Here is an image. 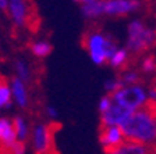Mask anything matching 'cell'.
I'll use <instances>...</instances> for the list:
<instances>
[{
    "mask_svg": "<svg viewBox=\"0 0 156 154\" xmlns=\"http://www.w3.org/2000/svg\"><path fill=\"white\" fill-rule=\"evenodd\" d=\"M130 58H131L130 51L127 50L126 47L117 46V49L113 51V54L110 56L109 61H107V64H109L110 68H113V70L121 71L124 68H127L128 63H130Z\"/></svg>",
    "mask_w": 156,
    "mask_h": 154,
    "instance_id": "11",
    "label": "cell"
},
{
    "mask_svg": "<svg viewBox=\"0 0 156 154\" xmlns=\"http://www.w3.org/2000/svg\"><path fill=\"white\" fill-rule=\"evenodd\" d=\"M103 87H105L106 94H113L114 92H117L119 89H121V87H123V84H121L120 78L114 77V78H109V79L105 80Z\"/></svg>",
    "mask_w": 156,
    "mask_h": 154,
    "instance_id": "20",
    "label": "cell"
},
{
    "mask_svg": "<svg viewBox=\"0 0 156 154\" xmlns=\"http://www.w3.org/2000/svg\"><path fill=\"white\" fill-rule=\"evenodd\" d=\"M16 70H17V75L21 80H28L29 79V68L27 65L25 61H17V65H16Z\"/></svg>",
    "mask_w": 156,
    "mask_h": 154,
    "instance_id": "21",
    "label": "cell"
},
{
    "mask_svg": "<svg viewBox=\"0 0 156 154\" xmlns=\"http://www.w3.org/2000/svg\"><path fill=\"white\" fill-rule=\"evenodd\" d=\"M82 45L88 53L89 60L95 65H105L117 49V43L109 33L101 29L89 31L82 39Z\"/></svg>",
    "mask_w": 156,
    "mask_h": 154,
    "instance_id": "3",
    "label": "cell"
},
{
    "mask_svg": "<svg viewBox=\"0 0 156 154\" xmlns=\"http://www.w3.org/2000/svg\"><path fill=\"white\" fill-rule=\"evenodd\" d=\"M156 46L155 26L146 24L142 18H133L127 24L126 46L131 56L145 54Z\"/></svg>",
    "mask_w": 156,
    "mask_h": 154,
    "instance_id": "2",
    "label": "cell"
},
{
    "mask_svg": "<svg viewBox=\"0 0 156 154\" xmlns=\"http://www.w3.org/2000/svg\"><path fill=\"white\" fill-rule=\"evenodd\" d=\"M46 114H48V117L50 119H56L58 117V111L53 106H48V107H46Z\"/></svg>",
    "mask_w": 156,
    "mask_h": 154,
    "instance_id": "25",
    "label": "cell"
},
{
    "mask_svg": "<svg viewBox=\"0 0 156 154\" xmlns=\"http://www.w3.org/2000/svg\"><path fill=\"white\" fill-rule=\"evenodd\" d=\"M89 2H95V0H82L81 4H84V3H89Z\"/></svg>",
    "mask_w": 156,
    "mask_h": 154,
    "instance_id": "27",
    "label": "cell"
},
{
    "mask_svg": "<svg viewBox=\"0 0 156 154\" xmlns=\"http://www.w3.org/2000/svg\"><path fill=\"white\" fill-rule=\"evenodd\" d=\"M73 2H74V3H80V4H81L82 0H73Z\"/></svg>",
    "mask_w": 156,
    "mask_h": 154,
    "instance_id": "29",
    "label": "cell"
},
{
    "mask_svg": "<svg viewBox=\"0 0 156 154\" xmlns=\"http://www.w3.org/2000/svg\"><path fill=\"white\" fill-rule=\"evenodd\" d=\"M144 9V0H103L105 17L123 18Z\"/></svg>",
    "mask_w": 156,
    "mask_h": 154,
    "instance_id": "5",
    "label": "cell"
},
{
    "mask_svg": "<svg viewBox=\"0 0 156 154\" xmlns=\"http://www.w3.org/2000/svg\"><path fill=\"white\" fill-rule=\"evenodd\" d=\"M32 145L36 154H50L53 149V131L48 124H39L34 129Z\"/></svg>",
    "mask_w": 156,
    "mask_h": 154,
    "instance_id": "6",
    "label": "cell"
},
{
    "mask_svg": "<svg viewBox=\"0 0 156 154\" xmlns=\"http://www.w3.org/2000/svg\"><path fill=\"white\" fill-rule=\"evenodd\" d=\"M11 154H25V143L24 140H17L13 146H11Z\"/></svg>",
    "mask_w": 156,
    "mask_h": 154,
    "instance_id": "23",
    "label": "cell"
},
{
    "mask_svg": "<svg viewBox=\"0 0 156 154\" xmlns=\"http://www.w3.org/2000/svg\"><path fill=\"white\" fill-rule=\"evenodd\" d=\"M53 50V46L50 45V42L48 40H36L31 45V51H32V54L36 56L39 58H45L48 57Z\"/></svg>",
    "mask_w": 156,
    "mask_h": 154,
    "instance_id": "16",
    "label": "cell"
},
{
    "mask_svg": "<svg viewBox=\"0 0 156 154\" xmlns=\"http://www.w3.org/2000/svg\"><path fill=\"white\" fill-rule=\"evenodd\" d=\"M17 140L13 124L7 119H0V149H11Z\"/></svg>",
    "mask_w": 156,
    "mask_h": 154,
    "instance_id": "10",
    "label": "cell"
},
{
    "mask_svg": "<svg viewBox=\"0 0 156 154\" xmlns=\"http://www.w3.org/2000/svg\"><path fill=\"white\" fill-rule=\"evenodd\" d=\"M7 11L16 26H25L31 19V6L28 0H9Z\"/></svg>",
    "mask_w": 156,
    "mask_h": 154,
    "instance_id": "7",
    "label": "cell"
},
{
    "mask_svg": "<svg viewBox=\"0 0 156 154\" xmlns=\"http://www.w3.org/2000/svg\"><path fill=\"white\" fill-rule=\"evenodd\" d=\"M110 96L114 103L124 107L130 112H135L138 110H142L149 104L148 89L142 84L131 85V86H123L121 89H119L113 94H110Z\"/></svg>",
    "mask_w": 156,
    "mask_h": 154,
    "instance_id": "4",
    "label": "cell"
},
{
    "mask_svg": "<svg viewBox=\"0 0 156 154\" xmlns=\"http://www.w3.org/2000/svg\"><path fill=\"white\" fill-rule=\"evenodd\" d=\"M106 154H151V149L149 146L142 145V143L126 140L121 146Z\"/></svg>",
    "mask_w": 156,
    "mask_h": 154,
    "instance_id": "12",
    "label": "cell"
},
{
    "mask_svg": "<svg viewBox=\"0 0 156 154\" xmlns=\"http://www.w3.org/2000/svg\"><path fill=\"white\" fill-rule=\"evenodd\" d=\"M13 97L16 103L20 107H27L28 106V92H27V86L24 84V80L20 78H14L13 79Z\"/></svg>",
    "mask_w": 156,
    "mask_h": 154,
    "instance_id": "14",
    "label": "cell"
},
{
    "mask_svg": "<svg viewBox=\"0 0 156 154\" xmlns=\"http://www.w3.org/2000/svg\"><path fill=\"white\" fill-rule=\"evenodd\" d=\"M148 99H149V103L156 104V84H153L152 86L148 89Z\"/></svg>",
    "mask_w": 156,
    "mask_h": 154,
    "instance_id": "24",
    "label": "cell"
},
{
    "mask_svg": "<svg viewBox=\"0 0 156 154\" xmlns=\"http://www.w3.org/2000/svg\"><path fill=\"white\" fill-rule=\"evenodd\" d=\"M13 126H14V131H16V135L18 140H25L27 135H28V126H27L25 121L23 118L17 117L13 122Z\"/></svg>",
    "mask_w": 156,
    "mask_h": 154,
    "instance_id": "19",
    "label": "cell"
},
{
    "mask_svg": "<svg viewBox=\"0 0 156 154\" xmlns=\"http://www.w3.org/2000/svg\"><path fill=\"white\" fill-rule=\"evenodd\" d=\"M141 74L152 75L156 72V57L152 54H144L140 61V70Z\"/></svg>",
    "mask_w": 156,
    "mask_h": 154,
    "instance_id": "17",
    "label": "cell"
},
{
    "mask_svg": "<svg viewBox=\"0 0 156 154\" xmlns=\"http://www.w3.org/2000/svg\"><path fill=\"white\" fill-rule=\"evenodd\" d=\"M155 31H156V3H155Z\"/></svg>",
    "mask_w": 156,
    "mask_h": 154,
    "instance_id": "28",
    "label": "cell"
},
{
    "mask_svg": "<svg viewBox=\"0 0 156 154\" xmlns=\"http://www.w3.org/2000/svg\"><path fill=\"white\" fill-rule=\"evenodd\" d=\"M112 103H113V100H112L110 94H105V96H102L101 99H99V101H98V111H99V114H102V112L106 111V110L112 106Z\"/></svg>",
    "mask_w": 156,
    "mask_h": 154,
    "instance_id": "22",
    "label": "cell"
},
{
    "mask_svg": "<svg viewBox=\"0 0 156 154\" xmlns=\"http://www.w3.org/2000/svg\"><path fill=\"white\" fill-rule=\"evenodd\" d=\"M81 13L85 18L91 19V21L103 17V0H95V2L81 4Z\"/></svg>",
    "mask_w": 156,
    "mask_h": 154,
    "instance_id": "13",
    "label": "cell"
},
{
    "mask_svg": "<svg viewBox=\"0 0 156 154\" xmlns=\"http://www.w3.org/2000/svg\"><path fill=\"white\" fill-rule=\"evenodd\" d=\"M9 7V0H0V10H7Z\"/></svg>",
    "mask_w": 156,
    "mask_h": 154,
    "instance_id": "26",
    "label": "cell"
},
{
    "mask_svg": "<svg viewBox=\"0 0 156 154\" xmlns=\"http://www.w3.org/2000/svg\"><path fill=\"white\" fill-rule=\"evenodd\" d=\"M120 78L123 86H131V85L141 84V72L134 68H124L120 71Z\"/></svg>",
    "mask_w": 156,
    "mask_h": 154,
    "instance_id": "15",
    "label": "cell"
},
{
    "mask_svg": "<svg viewBox=\"0 0 156 154\" xmlns=\"http://www.w3.org/2000/svg\"><path fill=\"white\" fill-rule=\"evenodd\" d=\"M124 139L151 146L156 143V115L145 108L133 112L120 125Z\"/></svg>",
    "mask_w": 156,
    "mask_h": 154,
    "instance_id": "1",
    "label": "cell"
},
{
    "mask_svg": "<svg viewBox=\"0 0 156 154\" xmlns=\"http://www.w3.org/2000/svg\"><path fill=\"white\" fill-rule=\"evenodd\" d=\"M11 104V90L4 79L0 78V106L9 107Z\"/></svg>",
    "mask_w": 156,
    "mask_h": 154,
    "instance_id": "18",
    "label": "cell"
},
{
    "mask_svg": "<svg viewBox=\"0 0 156 154\" xmlns=\"http://www.w3.org/2000/svg\"><path fill=\"white\" fill-rule=\"evenodd\" d=\"M99 142H101L103 150L109 153V151L114 150V149L123 145L126 139H124L120 126H105V128H102Z\"/></svg>",
    "mask_w": 156,
    "mask_h": 154,
    "instance_id": "9",
    "label": "cell"
},
{
    "mask_svg": "<svg viewBox=\"0 0 156 154\" xmlns=\"http://www.w3.org/2000/svg\"><path fill=\"white\" fill-rule=\"evenodd\" d=\"M133 112L126 110L124 107L119 106L117 103H112V106L101 114V125L105 126H120Z\"/></svg>",
    "mask_w": 156,
    "mask_h": 154,
    "instance_id": "8",
    "label": "cell"
}]
</instances>
